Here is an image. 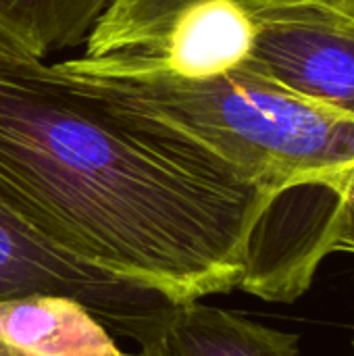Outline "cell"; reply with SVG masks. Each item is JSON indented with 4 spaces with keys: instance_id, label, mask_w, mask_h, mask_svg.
I'll return each instance as SVG.
<instances>
[{
    "instance_id": "7a4b0ae2",
    "label": "cell",
    "mask_w": 354,
    "mask_h": 356,
    "mask_svg": "<svg viewBox=\"0 0 354 356\" xmlns=\"http://www.w3.org/2000/svg\"><path fill=\"white\" fill-rule=\"evenodd\" d=\"M115 83L273 194L354 165V117L246 65L200 81Z\"/></svg>"
},
{
    "instance_id": "ba28073f",
    "label": "cell",
    "mask_w": 354,
    "mask_h": 356,
    "mask_svg": "<svg viewBox=\"0 0 354 356\" xmlns=\"http://www.w3.org/2000/svg\"><path fill=\"white\" fill-rule=\"evenodd\" d=\"M111 0H0V35L44 58L86 42Z\"/></svg>"
},
{
    "instance_id": "5b68a950",
    "label": "cell",
    "mask_w": 354,
    "mask_h": 356,
    "mask_svg": "<svg viewBox=\"0 0 354 356\" xmlns=\"http://www.w3.org/2000/svg\"><path fill=\"white\" fill-rule=\"evenodd\" d=\"M246 67L354 117V6L265 0Z\"/></svg>"
},
{
    "instance_id": "6da1fadb",
    "label": "cell",
    "mask_w": 354,
    "mask_h": 356,
    "mask_svg": "<svg viewBox=\"0 0 354 356\" xmlns=\"http://www.w3.org/2000/svg\"><path fill=\"white\" fill-rule=\"evenodd\" d=\"M277 196L115 81L0 35V198L56 248L200 302L240 288Z\"/></svg>"
},
{
    "instance_id": "3957f363",
    "label": "cell",
    "mask_w": 354,
    "mask_h": 356,
    "mask_svg": "<svg viewBox=\"0 0 354 356\" xmlns=\"http://www.w3.org/2000/svg\"><path fill=\"white\" fill-rule=\"evenodd\" d=\"M265 0H111L65 71L111 81H200L246 63Z\"/></svg>"
},
{
    "instance_id": "30bf717a",
    "label": "cell",
    "mask_w": 354,
    "mask_h": 356,
    "mask_svg": "<svg viewBox=\"0 0 354 356\" xmlns=\"http://www.w3.org/2000/svg\"><path fill=\"white\" fill-rule=\"evenodd\" d=\"M129 356H169L165 353V348L154 340V342H148L144 346L138 348V353H129Z\"/></svg>"
},
{
    "instance_id": "8fae6325",
    "label": "cell",
    "mask_w": 354,
    "mask_h": 356,
    "mask_svg": "<svg viewBox=\"0 0 354 356\" xmlns=\"http://www.w3.org/2000/svg\"><path fill=\"white\" fill-rule=\"evenodd\" d=\"M346 2H351V4H353V6H354V0H346Z\"/></svg>"
},
{
    "instance_id": "8992f818",
    "label": "cell",
    "mask_w": 354,
    "mask_h": 356,
    "mask_svg": "<svg viewBox=\"0 0 354 356\" xmlns=\"http://www.w3.org/2000/svg\"><path fill=\"white\" fill-rule=\"evenodd\" d=\"M0 350L6 356H129L90 309L58 294L2 298Z\"/></svg>"
},
{
    "instance_id": "52a82bcc",
    "label": "cell",
    "mask_w": 354,
    "mask_h": 356,
    "mask_svg": "<svg viewBox=\"0 0 354 356\" xmlns=\"http://www.w3.org/2000/svg\"><path fill=\"white\" fill-rule=\"evenodd\" d=\"M156 342L169 356H298L296 334L200 302L175 307Z\"/></svg>"
},
{
    "instance_id": "7c38bea8",
    "label": "cell",
    "mask_w": 354,
    "mask_h": 356,
    "mask_svg": "<svg viewBox=\"0 0 354 356\" xmlns=\"http://www.w3.org/2000/svg\"><path fill=\"white\" fill-rule=\"evenodd\" d=\"M0 356H6V355H4V353H2V350H0Z\"/></svg>"
},
{
    "instance_id": "9c48e42d",
    "label": "cell",
    "mask_w": 354,
    "mask_h": 356,
    "mask_svg": "<svg viewBox=\"0 0 354 356\" xmlns=\"http://www.w3.org/2000/svg\"><path fill=\"white\" fill-rule=\"evenodd\" d=\"M317 200V246L321 263L330 252L354 254V165L313 186Z\"/></svg>"
},
{
    "instance_id": "277c9868",
    "label": "cell",
    "mask_w": 354,
    "mask_h": 356,
    "mask_svg": "<svg viewBox=\"0 0 354 356\" xmlns=\"http://www.w3.org/2000/svg\"><path fill=\"white\" fill-rule=\"evenodd\" d=\"M29 294L75 298L115 338L138 346L159 340L175 309L161 292L56 248L0 198V300Z\"/></svg>"
}]
</instances>
